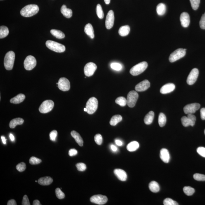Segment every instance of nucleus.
Segmentation results:
<instances>
[{"mask_svg":"<svg viewBox=\"0 0 205 205\" xmlns=\"http://www.w3.org/2000/svg\"><path fill=\"white\" fill-rule=\"evenodd\" d=\"M39 10V9L37 5L30 4L22 8L20 12V13L24 17H31L36 15L38 12Z\"/></svg>","mask_w":205,"mask_h":205,"instance_id":"nucleus-1","label":"nucleus"},{"mask_svg":"<svg viewBox=\"0 0 205 205\" xmlns=\"http://www.w3.org/2000/svg\"><path fill=\"white\" fill-rule=\"evenodd\" d=\"M15 53L13 51H10L6 54L4 59V65L7 70H12L13 68L15 59Z\"/></svg>","mask_w":205,"mask_h":205,"instance_id":"nucleus-2","label":"nucleus"},{"mask_svg":"<svg viewBox=\"0 0 205 205\" xmlns=\"http://www.w3.org/2000/svg\"><path fill=\"white\" fill-rule=\"evenodd\" d=\"M48 48L57 52H63L65 50L64 45L52 40H48L46 43Z\"/></svg>","mask_w":205,"mask_h":205,"instance_id":"nucleus-3","label":"nucleus"},{"mask_svg":"<svg viewBox=\"0 0 205 205\" xmlns=\"http://www.w3.org/2000/svg\"><path fill=\"white\" fill-rule=\"evenodd\" d=\"M148 66V63L146 62H143L133 66L130 69L129 72L133 76H137L144 72Z\"/></svg>","mask_w":205,"mask_h":205,"instance_id":"nucleus-4","label":"nucleus"},{"mask_svg":"<svg viewBox=\"0 0 205 205\" xmlns=\"http://www.w3.org/2000/svg\"><path fill=\"white\" fill-rule=\"evenodd\" d=\"M98 101L96 98H90L87 102L85 108L87 109L88 114H92L96 111L98 108Z\"/></svg>","mask_w":205,"mask_h":205,"instance_id":"nucleus-5","label":"nucleus"},{"mask_svg":"<svg viewBox=\"0 0 205 205\" xmlns=\"http://www.w3.org/2000/svg\"><path fill=\"white\" fill-rule=\"evenodd\" d=\"M186 49L179 48L176 50L170 55L169 61L174 62L183 57L186 55Z\"/></svg>","mask_w":205,"mask_h":205,"instance_id":"nucleus-6","label":"nucleus"},{"mask_svg":"<svg viewBox=\"0 0 205 205\" xmlns=\"http://www.w3.org/2000/svg\"><path fill=\"white\" fill-rule=\"evenodd\" d=\"M139 97L138 93L134 90L129 92L127 97V104L130 108L134 107Z\"/></svg>","mask_w":205,"mask_h":205,"instance_id":"nucleus-7","label":"nucleus"},{"mask_svg":"<svg viewBox=\"0 0 205 205\" xmlns=\"http://www.w3.org/2000/svg\"><path fill=\"white\" fill-rule=\"evenodd\" d=\"M54 102L51 100H46L44 101L40 106L39 111L40 113L45 114L51 111L53 108Z\"/></svg>","mask_w":205,"mask_h":205,"instance_id":"nucleus-8","label":"nucleus"},{"mask_svg":"<svg viewBox=\"0 0 205 205\" xmlns=\"http://www.w3.org/2000/svg\"><path fill=\"white\" fill-rule=\"evenodd\" d=\"M36 65V58L32 56H28L25 59L24 65L25 69L27 70H31L35 67Z\"/></svg>","mask_w":205,"mask_h":205,"instance_id":"nucleus-9","label":"nucleus"},{"mask_svg":"<svg viewBox=\"0 0 205 205\" xmlns=\"http://www.w3.org/2000/svg\"><path fill=\"white\" fill-rule=\"evenodd\" d=\"M90 201L92 203L98 205H104L108 201L107 197L105 196L101 195H95L92 196L90 198Z\"/></svg>","mask_w":205,"mask_h":205,"instance_id":"nucleus-10","label":"nucleus"},{"mask_svg":"<svg viewBox=\"0 0 205 205\" xmlns=\"http://www.w3.org/2000/svg\"><path fill=\"white\" fill-rule=\"evenodd\" d=\"M97 69V65L94 63H88L84 68V73L85 76L88 77L92 76Z\"/></svg>","mask_w":205,"mask_h":205,"instance_id":"nucleus-11","label":"nucleus"},{"mask_svg":"<svg viewBox=\"0 0 205 205\" xmlns=\"http://www.w3.org/2000/svg\"><path fill=\"white\" fill-rule=\"evenodd\" d=\"M58 87L62 91H67L70 88V81L65 78H61L59 80Z\"/></svg>","mask_w":205,"mask_h":205,"instance_id":"nucleus-12","label":"nucleus"},{"mask_svg":"<svg viewBox=\"0 0 205 205\" xmlns=\"http://www.w3.org/2000/svg\"><path fill=\"white\" fill-rule=\"evenodd\" d=\"M201 105L198 103L188 104L186 105L183 108V111L185 114H193L196 112L199 109Z\"/></svg>","mask_w":205,"mask_h":205,"instance_id":"nucleus-13","label":"nucleus"},{"mask_svg":"<svg viewBox=\"0 0 205 205\" xmlns=\"http://www.w3.org/2000/svg\"><path fill=\"white\" fill-rule=\"evenodd\" d=\"M199 75V70L197 68L192 69L187 78V82L188 85H193L197 80Z\"/></svg>","mask_w":205,"mask_h":205,"instance_id":"nucleus-14","label":"nucleus"},{"mask_svg":"<svg viewBox=\"0 0 205 205\" xmlns=\"http://www.w3.org/2000/svg\"><path fill=\"white\" fill-rule=\"evenodd\" d=\"M114 13L112 10H110L107 15L105 21V26L107 29H110L112 28L114 21Z\"/></svg>","mask_w":205,"mask_h":205,"instance_id":"nucleus-15","label":"nucleus"},{"mask_svg":"<svg viewBox=\"0 0 205 205\" xmlns=\"http://www.w3.org/2000/svg\"><path fill=\"white\" fill-rule=\"evenodd\" d=\"M150 87V83L148 80H144L136 85L135 89L136 91L143 92L147 90Z\"/></svg>","mask_w":205,"mask_h":205,"instance_id":"nucleus-16","label":"nucleus"},{"mask_svg":"<svg viewBox=\"0 0 205 205\" xmlns=\"http://www.w3.org/2000/svg\"><path fill=\"white\" fill-rule=\"evenodd\" d=\"M181 25L183 27H188L190 23V17L189 14L187 12H183L180 16Z\"/></svg>","mask_w":205,"mask_h":205,"instance_id":"nucleus-17","label":"nucleus"},{"mask_svg":"<svg viewBox=\"0 0 205 205\" xmlns=\"http://www.w3.org/2000/svg\"><path fill=\"white\" fill-rule=\"evenodd\" d=\"M175 87V85L173 83L167 84L162 87L160 92L161 94H168L173 91Z\"/></svg>","mask_w":205,"mask_h":205,"instance_id":"nucleus-18","label":"nucleus"},{"mask_svg":"<svg viewBox=\"0 0 205 205\" xmlns=\"http://www.w3.org/2000/svg\"><path fill=\"white\" fill-rule=\"evenodd\" d=\"M114 174L117 178L122 181H125L127 180V176L126 173L122 169H117L114 170Z\"/></svg>","mask_w":205,"mask_h":205,"instance_id":"nucleus-19","label":"nucleus"},{"mask_svg":"<svg viewBox=\"0 0 205 205\" xmlns=\"http://www.w3.org/2000/svg\"><path fill=\"white\" fill-rule=\"evenodd\" d=\"M160 157L161 159L164 163H169L170 160V155L169 151L166 149H161L160 152Z\"/></svg>","mask_w":205,"mask_h":205,"instance_id":"nucleus-20","label":"nucleus"},{"mask_svg":"<svg viewBox=\"0 0 205 205\" xmlns=\"http://www.w3.org/2000/svg\"><path fill=\"white\" fill-rule=\"evenodd\" d=\"M26 96L24 94H19L14 97L13 98L10 100V102L12 104H17L22 102L24 100Z\"/></svg>","mask_w":205,"mask_h":205,"instance_id":"nucleus-21","label":"nucleus"},{"mask_svg":"<svg viewBox=\"0 0 205 205\" xmlns=\"http://www.w3.org/2000/svg\"><path fill=\"white\" fill-rule=\"evenodd\" d=\"M53 182V179L51 177L46 176L41 177L38 179V183L41 185H49L51 184Z\"/></svg>","mask_w":205,"mask_h":205,"instance_id":"nucleus-22","label":"nucleus"},{"mask_svg":"<svg viewBox=\"0 0 205 205\" xmlns=\"http://www.w3.org/2000/svg\"><path fill=\"white\" fill-rule=\"evenodd\" d=\"M71 134L78 145L80 146H83V140L79 133L75 131H72L71 132Z\"/></svg>","mask_w":205,"mask_h":205,"instance_id":"nucleus-23","label":"nucleus"},{"mask_svg":"<svg viewBox=\"0 0 205 205\" xmlns=\"http://www.w3.org/2000/svg\"><path fill=\"white\" fill-rule=\"evenodd\" d=\"M61 13L64 16L67 18H70L72 16V11L70 9L68 8L65 5L62 6L61 10Z\"/></svg>","mask_w":205,"mask_h":205,"instance_id":"nucleus-24","label":"nucleus"},{"mask_svg":"<svg viewBox=\"0 0 205 205\" xmlns=\"http://www.w3.org/2000/svg\"><path fill=\"white\" fill-rule=\"evenodd\" d=\"M24 120L21 118H16L10 121L9 124L10 127L14 129L17 125H21L23 124Z\"/></svg>","mask_w":205,"mask_h":205,"instance_id":"nucleus-25","label":"nucleus"},{"mask_svg":"<svg viewBox=\"0 0 205 205\" xmlns=\"http://www.w3.org/2000/svg\"><path fill=\"white\" fill-rule=\"evenodd\" d=\"M85 32L87 35H88L90 38H94V29L92 25L88 23L85 25Z\"/></svg>","mask_w":205,"mask_h":205,"instance_id":"nucleus-26","label":"nucleus"},{"mask_svg":"<svg viewBox=\"0 0 205 205\" xmlns=\"http://www.w3.org/2000/svg\"><path fill=\"white\" fill-rule=\"evenodd\" d=\"M154 113L153 111H150L144 118V122L146 125H150L154 119Z\"/></svg>","mask_w":205,"mask_h":205,"instance_id":"nucleus-27","label":"nucleus"},{"mask_svg":"<svg viewBox=\"0 0 205 205\" xmlns=\"http://www.w3.org/2000/svg\"><path fill=\"white\" fill-rule=\"evenodd\" d=\"M157 14L159 16H163L167 11L166 5L163 3H160L157 5L156 8Z\"/></svg>","mask_w":205,"mask_h":205,"instance_id":"nucleus-28","label":"nucleus"},{"mask_svg":"<svg viewBox=\"0 0 205 205\" xmlns=\"http://www.w3.org/2000/svg\"><path fill=\"white\" fill-rule=\"evenodd\" d=\"M139 147V144L138 142L132 141L128 144L127 146V149L129 152H134Z\"/></svg>","mask_w":205,"mask_h":205,"instance_id":"nucleus-29","label":"nucleus"},{"mask_svg":"<svg viewBox=\"0 0 205 205\" xmlns=\"http://www.w3.org/2000/svg\"><path fill=\"white\" fill-rule=\"evenodd\" d=\"M130 32V27L128 25L122 26L119 29V34L122 36H127Z\"/></svg>","mask_w":205,"mask_h":205,"instance_id":"nucleus-30","label":"nucleus"},{"mask_svg":"<svg viewBox=\"0 0 205 205\" xmlns=\"http://www.w3.org/2000/svg\"><path fill=\"white\" fill-rule=\"evenodd\" d=\"M149 188L150 190L153 193H157L159 192L160 187L159 184L155 181H152L149 184Z\"/></svg>","mask_w":205,"mask_h":205,"instance_id":"nucleus-31","label":"nucleus"},{"mask_svg":"<svg viewBox=\"0 0 205 205\" xmlns=\"http://www.w3.org/2000/svg\"><path fill=\"white\" fill-rule=\"evenodd\" d=\"M50 32L51 34L56 37V38L62 39L64 38L65 36L64 34L59 30L52 29L50 31Z\"/></svg>","mask_w":205,"mask_h":205,"instance_id":"nucleus-32","label":"nucleus"},{"mask_svg":"<svg viewBox=\"0 0 205 205\" xmlns=\"http://www.w3.org/2000/svg\"><path fill=\"white\" fill-rule=\"evenodd\" d=\"M122 117L120 115H115L112 117L110 121V124L112 126H115L121 121Z\"/></svg>","mask_w":205,"mask_h":205,"instance_id":"nucleus-33","label":"nucleus"},{"mask_svg":"<svg viewBox=\"0 0 205 205\" xmlns=\"http://www.w3.org/2000/svg\"><path fill=\"white\" fill-rule=\"evenodd\" d=\"M9 30L6 26H1L0 27V38H3L8 36Z\"/></svg>","mask_w":205,"mask_h":205,"instance_id":"nucleus-34","label":"nucleus"},{"mask_svg":"<svg viewBox=\"0 0 205 205\" xmlns=\"http://www.w3.org/2000/svg\"><path fill=\"white\" fill-rule=\"evenodd\" d=\"M167 122V118L165 115L163 113H160L158 117V124L160 126L162 127L165 125Z\"/></svg>","mask_w":205,"mask_h":205,"instance_id":"nucleus-35","label":"nucleus"},{"mask_svg":"<svg viewBox=\"0 0 205 205\" xmlns=\"http://www.w3.org/2000/svg\"><path fill=\"white\" fill-rule=\"evenodd\" d=\"M115 102L120 106H125L127 104V100L124 97H120L116 99Z\"/></svg>","mask_w":205,"mask_h":205,"instance_id":"nucleus-36","label":"nucleus"},{"mask_svg":"<svg viewBox=\"0 0 205 205\" xmlns=\"http://www.w3.org/2000/svg\"><path fill=\"white\" fill-rule=\"evenodd\" d=\"M96 13L98 17L100 19H102L104 17V13L103 12L102 8L100 4L97 5L96 7Z\"/></svg>","mask_w":205,"mask_h":205,"instance_id":"nucleus-37","label":"nucleus"},{"mask_svg":"<svg viewBox=\"0 0 205 205\" xmlns=\"http://www.w3.org/2000/svg\"><path fill=\"white\" fill-rule=\"evenodd\" d=\"M184 193L187 196L192 195L195 192V190L193 188L189 186L184 187L183 188Z\"/></svg>","mask_w":205,"mask_h":205,"instance_id":"nucleus-38","label":"nucleus"},{"mask_svg":"<svg viewBox=\"0 0 205 205\" xmlns=\"http://www.w3.org/2000/svg\"><path fill=\"white\" fill-rule=\"evenodd\" d=\"M192 8L195 10H197L199 7L200 0H190Z\"/></svg>","mask_w":205,"mask_h":205,"instance_id":"nucleus-39","label":"nucleus"},{"mask_svg":"<svg viewBox=\"0 0 205 205\" xmlns=\"http://www.w3.org/2000/svg\"><path fill=\"white\" fill-rule=\"evenodd\" d=\"M181 122L182 125L185 127H187L191 126V123L188 117L183 116L181 118Z\"/></svg>","mask_w":205,"mask_h":205,"instance_id":"nucleus-40","label":"nucleus"},{"mask_svg":"<svg viewBox=\"0 0 205 205\" xmlns=\"http://www.w3.org/2000/svg\"><path fill=\"white\" fill-rule=\"evenodd\" d=\"M55 193H56L57 197L59 199H63L65 197L64 193L61 191L60 188H57L55 190Z\"/></svg>","mask_w":205,"mask_h":205,"instance_id":"nucleus-41","label":"nucleus"},{"mask_svg":"<svg viewBox=\"0 0 205 205\" xmlns=\"http://www.w3.org/2000/svg\"><path fill=\"white\" fill-rule=\"evenodd\" d=\"M163 204L164 205H178V204L177 202L171 199L167 198L163 201Z\"/></svg>","mask_w":205,"mask_h":205,"instance_id":"nucleus-42","label":"nucleus"},{"mask_svg":"<svg viewBox=\"0 0 205 205\" xmlns=\"http://www.w3.org/2000/svg\"><path fill=\"white\" fill-rule=\"evenodd\" d=\"M41 162V159L34 157H31L29 160V163L32 165L39 164Z\"/></svg>","mask_w":205,"mask_h":205,"instance_id":"nucleus-43","label":"nucleus"},{"mask_svg":"<svg viewBox=\"0 0 205 205\" xmlns=\"http://www.w3.org/2000/svg\"><path fill=\"white\" fill-rule=\"evenodd\" d=\"M193 178L196 181H205V175L200 174L196 173L193 175Z\"/></svg>","mask_w":205,"mask_h":205,"instance_id":"nucleus-44","label":"nucleus"},{"mask_svg":"<svg viewBox=\"0 0 205 205\" xmlns=\"http://www.w3.org/2000/svg\"><path fill=\"white\" fill-rule=\"evenodd\" d=\"M26 168V164L24 162H21V163H19L17 166H16V169L18 171L22 172L25 170Z\"/></svg>","mask_w":205,"mask_h":205,"instance_id":"nucleus-45","label":"nucleus"},{"mask_svg":"<svg viewBox=\"0 0 205 205\" xmlns=\"http://www.w3.org/2000/svg\"><path fill=\"white\" fill-rule=\"evenodd\" d=\"M94 140L98 145H101L103 142L102 137L100 134H97L94 137Z\"/></svg>","mask_w":205,"mask_h":205,"instance_id":"nucleus-46","label":"nucleus"},{"mask_svg":"<svg viewBox=\"0 0 205 205\" xmlns=\"http://www.w3.org/2000/svg\"><path fill=\"white\" fill-rule=\"evenodd\" d=\"M78 170L80 171H84L86 169L87 167L85 163H78L76 165Z\"/></svg>","mask_w":205,"mask_h":205,"instance_id":"nucleus-47","label":"nucleus"},{"mask_svg":"<svg viewBox=\"0 0 205 205\" xmlns=\"http://www.w3.org/2000/svg\"><path fill=\"white\" fill-rule=\"evenodd\" d=\"M111 67L113 70L120 71L122 68L121 65L118 63H113L111 64Z\"/></svg>","mask_w":205,"mask_h":205,"instance_id":"nucleus-48","label":"nucleus"},{"mask_svg":"<svg viewBox=\"0 0 205 205\" xmlns=\"http://www.w3.org/2000/svg\"><path fill=\"white\" fill-rule=\"evenodd\" d=\"M188 119H189L191 123V126L193 127L195 124L196 121V117L195 115L192 114H188L187 116Z\"/></svg>","mask_w":205,"mask_h":205,"instance_id":"nucleus-49","label":"nucleus"},{"mask_svg":"<svg viewBox=\"0 0 205 205\" xmlns=\"http://www.w3.org/2000/svg\"><path fill=\"white\" fill-rule=\"evenodd\" d=\"M57 135V132L56 130H54L51 131L50 134V140L55 141L56 140V138Z\"/></svg>","mask_w":205,"mask_h":205,"instance_id":"nucleus-50","label":"nucleus"},{"mask_svg":"<svg viewBox=\"0 0 205 205\" xmlns=\"http://www.w3.org/2000/svg\"><path fill=\"white\" fill-rule=\"evenodd\" d=\"M200 27L202 29H205V13L201 17L199 21Z\"/></svg>","mask_w":205,"mask_h":205,"instance_id":"nucleus-51","label":"nucleus"},{"mask_svg":"<svg viewBox=\"0 0 205 205\" xmlns=\"http://www.w3.org/2000/svg\"><path fill=\"white\" fill-rule=\"evenodd\" d=\"M197 152L201 156L205 158V148L204 147H199L197 148Z\"/></svg>","mask_w":205,"mask_h":205,"instance_id":"nucleus-52","label":"nucleus"},{"mask_svg":"<svg viewBox=\"0 0 205 205\" xmlns=\"http://www.w3.org/2000/svg\"><path fill=\"white\" fill-rule=\"evenodd\" d=\"M22 205H30L29 201V199L28 197L26 195H25L23 197V199H22Z\"/></svg>","mask_w":205,"mask_h":205,"instance_id":"nucleus-53","label":"nucleus"},{"mask_svg":"<svg viewBox=\"0 0 205 205\" xmlns=\"http://www.w3.org/2000/svg\"><path fill=\"white\" fill-rule=\"evenodd\" d=\"M78 153L77 150L75 149H70L69 151V156L70 157L74 156L76 155Z\"/></svg>","mask_w":205,"mask_h":205,"instance_id":"nucleus-54","label":"nucleus"},{"mask_svg":"<svg viewBox=\"0 0 205 205\" xmlns=\"http://www.w3.org/2000/svg\"><path fill=\"white\" fill-rule=\"evenodd\" d=\"M201 117L202 120H205V108H202L200 111Z\"/></svg>","mask_w":205,"mask_h":205,"instance_id":"nucleus-55","label":"nucleus"},{"mask_svg":"<svg viewBox=\"0 0 205 205\" xmlns=\"http://www.w3.org/2000/svg\"><path fill=\"white\" fill-rule=\"evenodd\" d=\"M7 205H16L17 204L14 199H11L7 202Z\"/></svg>","mask_w":205,"mask_h":205,"instance_id":"nucleus-56","label":"nucleus"},{"mask_svg":"<svg viewBox=\"0 0 205 205\" xmlns=\"http://www.w3.org/2000/svg\"><path fill=\"white\" fill-rule=\"evenodd\" d=\"M115 143L116 145L118 146H122L123 145L122 142L120 140H118V139L115 140Z\"/></svg>","mask_w":205,"mask_h":205,"instance_id":"nucleus-57","label":"nucleus"},{"mask_svg":"<svg viewBox=\"0 0 205 205\" xmlns=\"http://www.w3.org/2000/svg\"><path fill=\"white\" fill-rule=\"evenodd\" d=\"M111 148L112 150L114 152H116L117 150H118L117 147L114 145L111 146Z\"/></svg>","mask_w":205,"mask_h":205,"instance_id":"nucleus-58","label":"nucleus"},{"mask_svg":"<svg viewBox=\"0 0 205 205\" xmlns=\"http://www.w3.org/2000/svg\"><path fill=\"white\" fill-rule=\"evenodd\" d=\"M33 205H41V204H40V201L38 200H35L34 201L33 204Z\"/></svg>","mask_w":205,"mask_h":205,"instance_id":"nucleus-59","label":"nucleus"},{"mask_svg":"<svg viewBox=\"0 0 205 205\" xmlns=\"http://www.w3.org/2000/svg\"><path fill=\"white\" fill-rule=\"evenodd\" d=\"M1 138L2 141V143H3V144H6V138H5V137L2 136H1Z\"/></svg>","mask_w":205,"mask_h":205,"instance_id":"nucleus-60","label":"nucleus"},{"mask_svg":"<svg viewBox=\"0 0 205 205\" xmlns=\"http://www.w3.org/2000/svg\"><path fill=\"white\" fill-rule=\"evenodd\" d=\"M10 138L12 141H13L15 140L14 136L12 134H11V133L10 134Z\"/></svg>","mask_w":205,"mask_h":205,"instance_id":"nucleus-61","label":"nucleus"},{"mask_svg":"<svg viewBox=\"0 0 205 205\" xmlns=\"http://www.w3.org/2000/svg\"><path fill=\"white\" fill-rule=\"evenodd\" d=\"M111 0H104L106 4H109L110 3Z\"/></svg>","mask_w":205,"mask_h":205,"instance_id":"nucleus-62","label":"nucleus"},{"mask_svg":"<svg viewBox=\"0 0 205 205\" xmlns=\"http://www.w3.org/2000/svg\"><path fill=\"white\" fill-rule=\"evenodd\" d=\"M84 111H85V112H87V109L86 108H85L84 109Z\"/></svg>","mask_w":205,"mask_h":205,"instance_id":"nucleus-63","label":"nucleus"},{"mask_svg":"<svg viewBox=\"0 0 205 205\" xmlns=\"http://www.w3.org/2000/svg\"><path fill=\"white\" fill-rule=\"evenodd\" d=\"M204 133H205V130H204Z\"/></svg>","mask_w":205,"mask_h":205,"instance_id":"nucleus-64","label":"nucleus"}]
</instances>
